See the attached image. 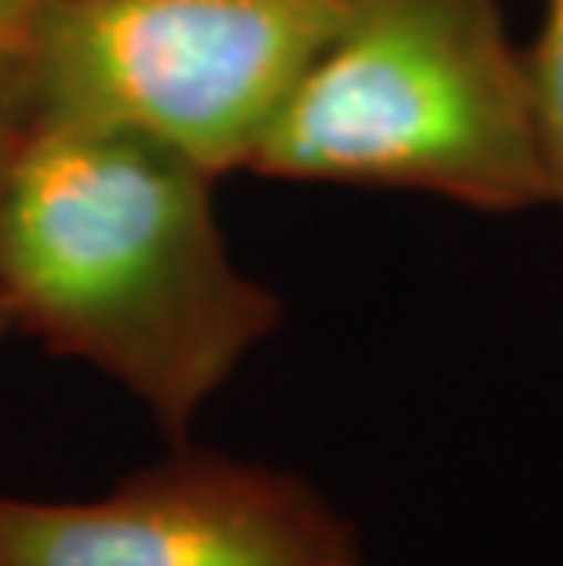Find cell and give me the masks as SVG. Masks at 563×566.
Here are the masks:
<instances>
[{"instance_id": "obj_1", "label": "cell", "mask_w": 563, "mask_h": 566, "mask_svg": "<svg viewBox=\"0 0 563 566\" xmlns=\"http://www.w3.org/2000/svg\"><path fill=\"white\" fill-rule=\"evenodd\" d=\"M212 176L139 132L41 125L0 198L11 325L81 358L184 436L279 325V300L227 256Z\"/></svg>"}, {"instance_id": "obj_6", "label": "cell", "mask_w": 563, "mask_h": 566, "mask_svg": "<svg viewBox=\"0 0 563 566\" xmlns=\"http://www.w3.org/2000/svg\"><path fill=\"white\" fill-rule=\"evenodd\" d=\"M41 0H0V117L19 128L22 81L33 38V15Z\"/></svg>"}, {"instance_id": "obj_3", "label": "cell", "mask_w": 563, "mask_h": 566, "mask_svg": "<svg viewBox=\"0 0 563 566\" xmlns=\"http://www.w3.org/2000/svg\"><path fill=\"white\" fill-rule=\"evenodd\" d=\"M355 0H41L19 132L111 125L217 179L257 143Z\"/></svg>"}, {"instance_id": "obj_8", "label": "cell", "mask_w": 563, "mask_h": 566, "mask_svg": "<svg viewBox=\"0 0 563 566\" xmlns=\"http://www.w3.org/2000/svg\"><path fill=\"white\" fill-rule=\"evenodd\" d=\"M8 329H15V325H11V311H8V304L0 300V336H4Z\"/></svg>"}, {"instance_id": "obj_5", "label": "cell", "mask_w": 563, "mask_h": 566, "mask_svg": "<svg viewBox=\"0 0 563 566\" xmlns=\"http://www.w3.org/2000/svg\"><path fill=\"white\" fill-rule=\"evenodd\" d=\"M526 66L553 201L563 205V0H542V27L526 48Z\"/></svg>"}, {"instance_id": "obj_7", "label": "cell", "mask_w": 563, "mask_h": 566, "mask_svg": "<svg viewBox=\"0 0 563 566\" xmlns=\"http://www.w3.org/2000/svg\"><path fill=\"white\" fill-rule=\"evenodd\" d=\"M19 128H11L4 117H0V198H4V184H8V172H11V158L19 150Z\"/></svg>"}, {"instance_id": "obj_2", "label": "cell", "mask_w": 563, "mask_h": 566, "mask_svg": "<svg viewBox=\"0 0 563 566\" xmlns=\"http://www.w3.org/2000/svg\"><path fill=\"white\" fill-rule=\"evenodd\" d=\"M249 168L425 190L483 212L553 201L526 48L498 0H355Z\"/></svg>"}, {"instance_id": "obj_4", "label": "cell", "mask_w": 563, "mask_h": 566, "mask_svg": "<svg viewBox=\"0 0 563 566\" xmlns=\"http://www.w3.org/2000/svg\"><path fill=\"white\" fill-rule=\"evenodd\" d=\"M0 566H366L358 530L268 464L176 453L95 501L0 497Z\"/></svg>"}]
</instances>
